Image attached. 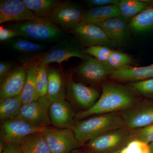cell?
<instances>
[{
    "mask_svg": "<svg viewBox=\"0 0 153 153\" xmlns=\"http://www.w3.org/2000/svg\"><path fill=\"white\" fill-rule=\"evenodd\" d=\"M137 102L131 88L114 82H105L101 95L95 104L89 109L76 114L74 120L79 121L93 115L125 111L136 105Z\"/></svg>",
    "mask_w": 153,
    "mask_h": 153,
    "instance_id": "obj_1",
    "label": "cell"
},
{
    "mask_svg": "<svg viewBox=\"0 0 153 153\" xmlns=\"http://www.w3.org/2000/svg\"><path fill=\"white\" fill-rule=\"evenodd\" d=\"M126 127L121 115L116 113L97 115L74 123L72 130L77 140L84 143L105 133Z\"/></svg>",
    "mask_w": 153,
    "mask_h": 153,
    "instance_id": "obj_2",
    "label": "cell"
},
{
    "mask_svg": "<svg viewBox=\"0 0 153 153\" xmlns=\"http://www.w3.org/2000/svg\"><path fill=\"white\" fill-rule=\"evenodd\" d=\"M7 27L19 36L39 44L57 43L65 39V34L48 18L13 24Z\"/></svg>",
    "mask_w": 153,
    "mask_h": 153,
    "instance_id": "obj_3",
    "label": "cell"
},
{
    "mask_svg": "<svg viewBox=\"0 0 153 153\" xmlns=\"http://www.w3.org/2000/svg\"><path fill=\"white\" fill-rule=\"evenodd\" d=\"M131 131L124 127L102 134L87 142L85 150L93 153H119L132 140Z\"/></svg>",
    "mask_w": 153,
    "mask_h": 153,
    "instance_id": "obj_4",
    "label": "cell"
},
{
    "mask_svg": "<svg viewBox=\"0 0 153 153\" xmlns=\"http://www.w3.org/2000/svg\"><path fill=\"white\" fill-rule=\"evenodd\" d=\"M42 132L52 153H70L82 145L71 128L46 127Z\"/></svg>",
    "mask_w": 153,
    "mask_h": 153,
    "instance_id": "obj_5",
    "label": "cell"
},
{
    "mask_svg": "<svg viewBox=\"0 0 153 153\" xmlns=\"http://www.w3.org/2000/svg\"><path fill=\"white\" fill-rule=\"evenodd\" d=\"M44 127L18 117L2 122L1 140L5 143L21 142L30 134L42 131Z\"/></svg>",
    "mask_w": 153,
    "mask_h": 153,
    "instance_id": "obj_6",
    "label": "cell"
},
{
    "mask_svg": "<svg viewBox=\"0 0 153 153\" xmlns=\"http://www.w3.org/2000/svg\"><path fill=\"white\" fill-rule=\"evenodd\" d=\"M84 13L78 5L66 1L56 6L48 18L62 29L71 30L82 22Z\"/></svg>",
    "mask_w": 153,
    "mask_h": 153,
    "instance_id": "obj_7",
    "label": "cell"
},
{
    "mask_svg": "<svg viewBox=\"0 0 153 153\" xmlns=\"http://www.w3.org/2000/svg\"><path fill=\"white\" fill-rule=\"evenodd\" d=\"M66 90L69 98L83 111L92 107L100 96L98 91L94 88L75 82L71 76L66 79Z\"/></svg>",
    "mask_w": 153,
    "mask_h": 153,
    "instance_id": "obj_8",
    "label": "cell"
},
{
    "mask_svg": "<svg viewBox=\"0 0 153 153\" xmlns=\"http://www.w3.org/2000/svg\"><path fill=\"white\" fill-rule=\"evenodd\" d=\"M116 70L106 62H101L90 56L76 68V73L85 82L94 84L101 82Z\"/></svg>",
    "mask_w": 153,
    "mask_h": 153,
    "instance_id": "obj_9",
    "label": "cell"
},
{
    "mask_svg": "<svg viewBox=\"0 0 153 153\" xmlns=\"http://www.w3.org/2000/svg\"><path fill=\"white\" fill-rule=\"evenodd\" d=\"M87 57L85 53L82 52L74 42L64 39L50 47L41 59L48 65L52 63L60 64L71 57H77L85 60Z\"/></svg>",
    "mask_w": 153,
    "mask_h": 153,
    "instance_id": "obj_10",
    "label": "cell"
},
{
    "mask_svg": "<svg viewBox=\"0 0 153 153\" xmlns=\"http://www.w3.org/2000/svg\"><path fill=\"white\" fill-rule=\"evenodd\" d=\"M41 19L28 8L23 0L0 1V24L16 22L20 23Z\"/></svg>",
    "mask_w": 153,
    "mask_h": 153,
    "instance_id": "obj_11",
    "label": "cell"
},
{
    "mask_svg": "<svg viewBox=\"0 0 153 153\" xmlns=\"http://www.w3.org/2000/svg\"><path fill=\"white\" fill-rule=\"evenodd\" d=\"M50 103L47 96L40 97L36 101L23 105L17 117L43 127H49L51 124L49 113Z\"/></svg>",
    "mask_w": 153,
    "mask_h": 153,
    "instance_id": "obj_12",
    "label": "cell"
},
{
    "mask_svg": "<svg viewBox=\"0 0 153 153\" xmlns=\"http://www.w3.org/2000/svg\"><path fill=\"white\" fill-rule=\"evenodd\" d=\"M71 31L88 47L98 45L114 47L117 45L108 37L103 30L96 24L81 22Z\"/></svg>",
    "mask_w": 153,
    "mask_h": 153,
    "instance_id": "obj_13",
    "label": "cell"
},
{
    "mask_svg": "<svg viewBox=\"0 0 153 153\" xmlns=\"http://www.w3.org/2000/svg\"><path fill=\"white\" fill-rule=\"evenodd\" d=\"M49 113L51 123L56 127L72 128L74 126L76 114L65 96L60 97L50 103Z\"/></svg>",
    "mask_w": 153,
    "mask_h": 153,
    "instance_id": "obj_14",
    "label": "cell"
},
{
    "mask_svg": "<svg viewBox=\"0 0 153 153\" xmlns=\"http://www.w3.org/2000/svg\"><path fill=\"white\" fill-rule=\"evenodd\" d=\"M120 115L127 128H142L153 124V104H137Z\"/></svg>",
    "mask_w": 153,
    "mask_h": 153,
    "instance_id": "obj_15",
    "label": "cell"
},
{
    "mask_svg": "<svg viewBox=\"0 0 153 153\" xmlns=\"http://www.w3.org/2000/svg\"><path fill=\"white\" fill-rule=\"evenodd\" d=\"M27 70L24 66L14 68L1 83L0 101L22 93L27 78Z\"/></svg>",
    "mask_w": 153,
    "mask_h": 153,
    "instance_id": "obj_16",
    "label": "cell"
},
{
    "mask_svg": "<svg viewBox=\"0 0 153 153\" xmlns=\"http://www.w3.org/2000/svg\"><path fill=\"white\" fill-rule=\"evenodd\" d=\"M123 17L113 18L97 24L115 44L124 42L129 36V26Z\"/></svg>",
    "mask_w": 153,
    "mask_h": 153,
    "instance_id": "obj_17",
    "label": "cell"
},
{
    "mask_svg": "<svg viewBox=\"0 0 153 153\" xmlns=\"http://www.w3.org/2000/svg\"><path fill=\"white\" fill-rule=\"evenodd\" d=\"M109 77L117 81L133 82L153 78V64L140 67L126 66L116 70Z\"/></svg>",
    "mask_w": 153,
    "mask_h": 153,
    "instance_id": "obj_18",
    "label": "cell"
},
{
    "mask_svg": "<svg viewBox=\"0 0 153 153\" xmlns=\"http://www.w3.org/2000/svg\"><path fill=\"white\" fill-rule=\"evenodd\" d=\"M122 17L117 5L95 7L84 12L82 22L98 24L113 18Z\"/></svg>",
    "mask_w": 153,
    "mask_h": 153,
    "instance_id": "obj_19",
    "label": "cell"
},
{
    "mask_svg": "<svg viewBox=\"0 0 153 153\" xmlns=\"http://www.w3.org/2000/svg\"><path fill=\"white\" fill-rule=\"evenodd\" d=\"M6 45L15 52L25 56L40 55L47 49L45 44H39L19 36L5 42Z\"/></svg>",
    "mask_w": 153,
    "mask_h": 153,
    "instance_id": "obj_20",
    "label": "cell"
},
{
    "mask_svg": "<svg viewBox=\"0 0 153 153\" xmlns=\"http://www.w3.org/2000/svg\"><path fill=\"white\" fill-rule=\"evenodd\" d=\"M39 64V62L33 63L27 70L26 82L21 94L24 105L36 101L40 97L37 90L36 81Z\"/></svg>",
    "mask_w": 153,
    "mask_h": 153,
    "instance_id": "obj_21",
    "label": "cell"
},
{
    "mask_svg": "<svg viewBox=\"0 0 153 153\" xmlns=\"http://www.w3.org/2000/svg\"><path fill=\"white\" fill-rule=\"evenodd\" d=\"M20 143L24 153H52L42 131L30 134Z\"/></svg>",
    "mask_w": 153,
    "mask_h": 153,
    "instance_id": "obj_22",
    "label": "cell"
},
{
    "mask_svg": "<svg viewBox=\"0 0 153 153\" xmlns=\"http://www.w3.org/2000/svg\"><path fill=\"white\" fill-rule=\"evenodd\" d=\"M48 85L47 97L50 102L65 96V86L60 71L55 69H48Z\"/></svg>",
    "mask_w": 153,
    "mask_h": 153,
    "instance_id": "obj_23",
    "label": "cell"
},
{
    "mask_svg": "<svg viewBox=\"0 0 153 153\" xmlns=\"http://www.w3.org/2000/svg\"><path fill=\"white\" fill-rule=\"evenodd\" d=\"M129 26L131 30L137 33L153 30V5L132 18Z\"/></svg>",
    "mask_w": 153,
    "mask_h": 153,
    "instance_id": "obj_24",
    "label": "cell"
},
{
    "mask_svg": "<svg viewBox=\"0 0 153 153\" xmlns=\"http://www.w3.org/2000/svg\"><path fill=\"white\" fill-rule=\"evenodd\" d=\"M21 95L0 101V120L2 122L17 117L23 105Z\"/></svg>",
    "mask_w": 153,
    "mask_h": 153,
    "instance_id": "obj_25",
    "label": "cell"
},
{
    "mask_svg": "<svg viewBox=\"0 0 153 153\" xmlns=\"http://www.w3.org/2000/svg\"><path fill=\"white\" fill-rule=\"evenodd\" d=\"M28 8L39 18H49L52 11L60 2L57 0H23Z\"/></svg>",
    "mask_w": 153,
    "mask_h": 153,
    "instance_id": "obj_26",
    "label": "cell"
},
{
    "mask_svg": "<svg viewBox=\"0 0 153 153\" xmlns=\"http://www.w3.org/2000/svg\"><path fill=\"white\" fill-rule=\"evenodd\" d=\"M151 6L144 1L137 0H121L118 4L121 15L123 18H134Z\"/></svg>",
    "mask_w": 153,
    "mask_h": 153,
    "instance_id": "obj_27",
    "label": "cell"
},
{
    "mask_svg": "<svg viewBox=\"0 0 153 153\" xmlns=\"http://www.w3.org/2000/svg\"><path fill=\"white\" fill-rule=\"evenodd\" d=\"M48 65L41 59L39 61L36 77L37 90L40 97L46 96L47 94L48 85Z\"/></svg>",
    "mask_w": 153,
    "mask_h": 153,
    "instance_id": "obj_28",
    "label": "cell"
},
{
    "mask_svg": "<svg viewBox=\"0 0 153 153\" xmlns=\"http://www.w3.org/2000/svg\"><path fill=\"white\" fill-rule=\"evenodd\" d=\"M132 62V59L130 55L123 52L114 50L106 63L117 70L129 66Z\"/></svg>",
    "mask_w": 153,
    "mask_h": 153,
    "instance_id": "obj_29",
    "label": "cell"
},
{
    "mask_svg": "<svg viewBox=\"0 0 153 153\" xmlns=\"http://www.w3.org/2000/svg\"><path fill=\"white\" fill-rule=\"evenodd\" d=\"M132 90L146 97L153 98V78L133 82Z\"/></svg>",
    "mask_w": 153,
    "mask_h": 153,
    "instance_id": "obj_30",
    "label": "cell"
},
{
    "mask_svg": "<svg viewBox=\"0 0 153 153\" xmlns=\"http://www.w3.org/2000/svg\"><path fill=\"white\" fill-rule=\"evenodd\" d=\"M114 50L105 46H91L85 49V53L102 62H106Z\"/></svg>",
    "mask_w": 153,
    "mask_h": 153,
    "instance_id": "obj_31",
    "label": "cell"
},
{
    "mask_svg": "<svg viewBox=\"0 0 153 153\" xmlns=\"http://www.w3.org/2000/svg\"><path fill=\"white\" fill-rule=\"evenodd\" d=\"M119 153H151L149 145L136 139H132Z\"/></svg>",
    "mask_w": 153,
    "mask_h": 153,
    "instance_id": "obj_32",
    "label": "cell"
},
{
    "mask_svg": "<svg viewBox=\"0 0 153 153\" xmlns=\"http://www.w3.org/2000/svg\"><path fill=\"white\" fill-rule=\"evenodd\" d=\"M132 139L140 140L149 144L153 142V124L142 128L131 130Z\"/></svg>",
    "mask_w": 153,
    "mask_h": 153,
    "instance_id": "obj_33",
    "label": "cell"
},
{
    "mask_svg": "<svg viewBox=\"0 0 153 153\" xmlns=\"http://www.w3.org/2000/svg\"><path fill=\"white\" fill-rule=\"evenodd\" d=\"M19 36V34L12 29L2 26L0 27V41L2 43H5Z\"/></svg>",
    "mask_w": 153,
    "mask_h": 153,
    "instance_id": "obj_34",
    "label": "cell"
},
{
    "mask_svg": "<svg viewBox=\"0 0 153 153\" xmlns=\"http://www.w3.org/2000/svg\"><path fill=\"white\" fill-rule=\"evenodd\" d=\"M15 65L12 62L1 61L0 62V83L3 82L6 76L15 68Z\"/></svg>",
    "mask_w": 153,
    "mask_h": 153,
    "instance_id": "obj_35",
    "label": "cell"
},
{
    "mask_svg": "<svg viewBox=\"0 0 153 153\" xmlns=\"http://www.w3.org/2000/svg\"><path fill=\"white\" fill-rule=\"evenodd\" d=\"M120 1L117 0H88L86 2L92 7H105L112 5H117Z\"/></svg>",
    "mask_w": 153,
    "mask_h": 153,
    "instance_id": "obj_36",
    "label": "cell"
},
{
    "mask_svg": "<svg viewBox=\"0 0 153 153\" xmlns=\"http://www.w3.org/2000/svg\"><path fill=\"white\" fill-rule=\"evenodd\" d=\"M1 153H24L19 142H12L6 144L2 152Z\"/></svg>",
    "mask_w": 153,
    "mask_h": 153,
    "instance_id": "obj_37",
    "label": "cell"
},
{
    "mask_svg": "<svg viewBox=\"0 0 153 153\" xmlns=\"http://www.w3.org/2000/svg\"><path fill=\"white\" fill-rule=\"evenodd\" d=\"M70 153H93L92 152H88V151H87L85 150H81L79 149V148H77V149H74Z\"/></svg>",
    "mask_w": 153,
    "mask_h": 153,
    "instance_id": "obj_38",
    "label": "cell"
},
{
    "mask_svg": "<svg viewBox=\"0 0 153 153\" xmlns=\"http://www.w3.org/2000/svg\"><path fill=\"white\" fill-rule=\"evenodd\" d=\"M149 145L150 148L151 153H153V142Z\"/></svg>",
    "mask_w": 153,
    "mask_h": 153,
    "instance_id": "obj_39",
    "label": "cell"
}]
</instances>
